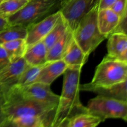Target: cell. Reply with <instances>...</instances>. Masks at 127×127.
Returning a JSON list of instances; mask_svg holds the SVG:
<instances>
[{
    "label": "cell",
    "instance_id": "24",
    "mask_svg": "<svg viewBox=\"0 0 127 127\" xmlns=\"http://www.w3.org/2000/svg\"><path fill=\"white\" fill-rule=\"evenodd\" d=\"M12 120L19 127H46L43 119L34 115H22Z\"/></svg>",
    "mask_w": 127,
    "mask_h": 127
},
{
    "label": "cell",
    "instance_id": "23",
    "mask_svg": "<svg viewBox=\"0 0 127 127\" xmlns=\"http://www.w3.org/2000/svg\"><path fill=\"white\" fill-rule=\"evenodd\" d=\"M30 0H4L0 2V16L7 18L22 8Z\"/></svg>",
    "mask_w": 127,
    "mask_h": 127
},
{
    "label": "cell",
    "instance_id": "9",
    "mask_svg": "<svg viewBox=\"0 0 127 127\" xmlns=\"http://www.w3.org/2000/svg\"><path fill=\"white\" fill-rule=\"evenodd\" d=\"M17 89L25 98L35 101L55 105H58L59 101L60 95L53 93L48 84L35 83L21 89Z\"/></svg>",
    "mask_w": 127,
    "mask_h": 127
},
{
    "label": "cell",
    "instance_id": "20",
    "mask_svg": "<svg viewBox=\"0 0 127 127\" xmlns=\"http://www.w3.org/2000/svg\"><path fill=\"white\" fill-rule=\"evenodd\" d=\"M102 120L89 112L81 113L69 119L66 127H97Z\"/></svg>",
    "mask_w": 127,
    "mask_h": 127
},
{
    "label": "cell",
    "instance_id": "10",
    "mask_svg": "<svg viewBox=\"0 0 127 127\" xmlns=\"http://www.w3.org/2000/svg\"><path fill=\"white\" fill-rule=\"evenodd\" d=\"M29 66L24 58H22L11 62L0 72V88L5 95L16 86L22 73Z\"/></svg>",
    "mask_w": 127,
    "mask_h": 127
},
{
    "label": "cell",
    "instance_id": "2",
    "mask_svg": "<svg viewBox=\"0 0 127 127\" xmlns=\"http://www.w3.org/2000/svg\"><path fill=\"white\" fill-rule=\"evenodd\" d=\"M57 106L25 98L18 89L12 88L6 94L4 109L7 119L13 120L22 115H34L42 118L46 127H49Z\"/></svg>",
    "mask_w": 127,
    "mask_h": 127
},
{
    "label": "cell",
    "instance_id": "16",
    "mask_svg": "<svg viewBox=\"0 0 127 127\" xmlns=\"http://www.w3.org/2000/svg\"><path fill=\"white\" fill-rule=\"evenodd\" d=\"M47 49L43 41L27 47L23 58L31 66L43 65L47 62Z\"/></svg>",
    "mask_w": 127,
    "mask_h": 127
},
{
    "label": "cell",
    "instance_id": "19",
    "mask_svg": "<svg viewBox=\"0 0 127 127\" xmlns=\"http://www.w3.org/2000/svg\"><path fill=\"white\" fill-rule=\"evenodd\" d=\"M7 52L11 62L23 58L27 46L25 39H17L1 45Z\"/></svg>",
    "mask_w": 127,
    "mask_h": 127
},
{
    "label": "cell",
    "instance_id": "13",
    "mask_svg": "<svg viewBox=\"0 0 127 127\" xmlns=\"http://www.w3.org/2000/svg\"><path fill=\"white\" fill-rule=\"evenodd\" d=\"M107 55L127 62V35L122 32H114L108 37Z\"/></svg>",
    "mask_w": 127,
    "mask_h": 127
},
{
    "label": "cell",
    "instance_id": "32",
    "mask_svg": "<svg viewBox=\"0 0 127 127\" xmlns=\"http://www.w3.org/2000/svg\"><path fill=\"white\" fill-rule=\"evenodd\" d=\"M4 1V0H0V2H1V1Z\"/></svg>",
    "mask_w": 127,
    "mask_h": 127
},
{
    "label": "cell",
    "instance_id": "29",
    "mask_svg": "<svg viewBox=\"0 0 127 127\" xmlns=\"http://www.w3.org/2000/svg\"><path fill=\"white\" fill-rule=\"evenodd\" d=\"M11 26L7 18L0 16V32L8 28Z\"/></svg>",
    "mask_w": 127,
    "mask_h": 127
},
{
    "label": "cell",
    "instance_id": "14",
    "mask_svg": "<svg viewBox=\"0 0 127 127\" xmlns=\"http://www.w3.org/2000/svg\"><path fill=\"white\" fill-rule=\"evenodd\" d=\"M120 19L121 18L110 8L99 10L97 24L99 31L107 38L115 32Z\"/></svg>",
    "mask_w": 127,
    "mask_h": 127
},
{
    "label": "cell",
    "instance_id": "17",
    "mask_svg": "<svg viewBox=\"0 0 127 127\" xmlns=\"http://www.w3.org/2000/svg\"><path fill=\"white\" fill-rule=\"evenodd\" d=\"M69 29L68 23L61 14L57 23L42 40L47 50L58 42Z\"/></svg>",
    "mask_w": 127,
    "mask_h": 127
},
{
    "label": "cell",
    "instance_id": "8",
    "mask_svg": "<svg viewBox=\"0 0 127 127\" xmlns=\"http://www.w3.org/2000/svg\"><path fill=\"white\" fill-rule=\"evenodd\" d=\"M60 11L52 14L40 21L27 26L26 42L27 47L43 40L61 16Z\"/></svg>",
    "mask_w": 127,
    "mask_h": 127
},
{
    "label": "cell",
    "instance_id": "25",
    "mask_svg": "<svg viewBox=\"0 0 127 127\" xmlns=\"http://www.w3.org/2000/svg\"><path fill=\"white\" fill-rule=\"evenodd\" d=\"M127 0H117L110 7L120 18L127 15Z\"/></svg>",
    "mask_w": 127,
    "mask_h": 127
},
{
    "label": "cell",
    "instance_id": "31",
    "mask_svg": "<svg viewBox=\"0 0 127 127\" xmlns=\"http://www.w3.org/2000/svg\"><path fill=\"white\" fill-rule=\"evenodd\" d=\"M57 127H66V125H60V126H58Z\"/></svg>",
    "mask_w": 127,
    "mask_h": 127
},
{
    "label": "cell",
    "instance_id": "30",
    "mask_svg": "<svg viewBox=\"0 0 127 127\" xmlns=\"http://www.w3.org/2000/svg\"><path fill=\"white\" fill-rule=\"evenodd\" d=\"M0 127H19L12 120L7 119L0 125Z\"/></svg>",
    "mask_w": 127,
    "mask_h": 127
},
{
    "label": "cell",
    "instance_id": "7",
    "mask_svg": "<svg viewBox=\"0 0 127 127\" xmlns=\"http://www.w3.org/2000/svg\"><path fill=\"white\" fill-rule=\"evenodd\" d=\"M99 2V0H67L60 12L73 32L81 19Z\"/></svg>",
    "mask_w": 127,
    "mask_h": 127
},
{
    "label": "cell",
    "instance_id": "4",
    "mask_svg": "<svg viewBox=\"0 0 127 127\" xmlns=\"http://www.w3.org/2000/svg\"><path fill=\"white\" fill-rule=\"evenodd\" d=\"M60 10V0H30L21 9L7 17V20L11 26H28Z\"/></svg>",
    "mask_w": 127,
    "mask_h": 127
},
{
    "label": "cell",
    "instance_id": "22",
    "mask_svg": "<svg viewBox=\"0 0 127 127\" xmlns=\"http://www.w3.org/2000/svg\"><path fill=\"white\" fill-rule=\"evenodd\" d=\"M43 65L35 66H30L24 71V73L20 77L17 83L13 88L21 89L35 83L40 71Z\"/></svg>",
    "mask_w": 127,
    "mask_h": 127
},
{
    "label": "cell",
    "instance_id": "18",
    "mask_svg": "<svg viewBox=\"0 0 127 127\" xmlns=\"http://www.w3.org/2000/svg\"><path fill=\"white\" fill-rule=\"evenodd\" d=\"M72 37L73 32L69 29L63 37L47 50V62L62 60L68 43Z\"/></svg>",
    "mask_w": 127,
    "mask_h": 127
},
{
    "label": "cell",
    "instance_id": "15",
    "mask_svg": "<svg viewBox=\"0 0 127 127\" xmlns=\"http://www.w3.org/2000/svg\"><path fill=\"white\" fill-rule=\"evenodd\" d=\"M89 56L84 53L79 45L73 37L68 43L67 48L63 54L62 60L68 67L83 68Z\"/></svg>",
    "mask_w": 127,
    "mask_h": 127
},
{
    "label": "cell",
    "instance_id": "28",
    "mask_svg": "<svg viewBox=\"0 0 127 127\" xmlns=\"http://www.w3.org/2000/svg\"><path fill=\"white\" fill-rule=\"evenodd\" d=\"M117 0H99V4H98L99 10L110 8L112 5Z\"/></svg>",
    "mask_w": 127,
    "mask_h": 127
},
{
    "label": "cell",
    "instance_id": "21",
    "mask_svg": "<svg viewBox=\"0 0 127 127\" xmlns=\"http://www.w3.org/2000/svg\"><path fill=\"white\" fill-rule=\"evenodd\" d=\"M27 33V26L12 25L0 32V45L17 39H25Z\"/></svg>",
    "mask_w": 127,
    "mask_h": 127
},
{
    "label": "cell",
    "instance_id": "11",
    "mask_svg": "<svg viewBox=\"0 0 127 127\" xmlns=\"http://www.w3.org/2000/svg\"><path fill=\"white\" fill-rule=\"evenodd\" d=\"M127 80L108 86H94L89 83L79 84V91L92 92L97 95L127 102Z\"/></svg>",
    "mask_w": 127,
    "mask_h": 127
},
{
    "label": "cell",
    "instance_id": "26",
    "mask_svg": "<svg viewBox=\"0 0 127 127\" xmlns=\"http://www.w3.org/2000/svg\"><path fill=\"white\" fill-rule=\"evenodd\" d=\"M11 62L7 52L0 45V72L8 66Z\"/></svg>",
    "mask_w": 127,
    "mask_h": 127
},
{
    "label": "cell",
    "instance_id": "6",
    "mask_svg": "<svg viewBox=\"0 0 127 127\" xmlns=\"http://www.w3.org/2000/svg\"><path fill=\"white\" fill-rule=\"evenodd\" d=\"M88 112L97 117L102 122L109 119H119L127 121V102L97 95L89 100Z\"/></svg>",
    "mask_w": 127,
    "mask_h": 127
},
{
    "label": "cell",
    "instance_id": "1",
    "mask_svg": "<svg viewBox=\"0 0 127 127\" xmlns=\"http://www.w3.org/2000/svg\"><path fill=\"white\" fill-rule=\"evenodd\" d=\"M82 68L68 67L63 73V89L49 127L67 125L69 119L81 113L88 112L79 99V82Z\"/></svg>",
    "mask_w": 127,
    "mask_h": 127
},
{
    "label": "cell",
    "instance_id": "27",
    "mask_svg": "<svg viewBox=\"0 0 127 127\" xmlns=\"http://www.w3.org/2000/svg\"><path fill=\"white\" fill-rule=\"evenodd\" d=\"M5 100H6V95L3 91L0 88V125L7 119L4 109Z\"/></svg>",
    "mask_w": 127,
    "mask_h": 127
},
{
    "label": "cell",
    "instance_id": "12",
    "mask_svg": "<svg viewBox=\"0 0 127 127\" xmlns=\"http://www.w3.org/2000/svg\"><path fill=\"white\" fill-rule=\"evenodd\" d=\"M68 67L66 63L62 59L47 62L40 71L35 83L50 86L57 78L63 74Z\"/></svg>",
    "mask_w": 127,
    "mask_h": 127
},
{
    "label": "cell",
    "instance_id": "5",
    "mask_svg": "<svg viewBox=\"0 0 127 127\" xmlns=\"http://www.w3.org/2000/svg\"><path fill=\"white\" fill-rule=\"evenodd\" d=\"M127 80V62L107 55L95 69L91 81L94 86H108Z\"/></svg>",
    "mask_w": 127,
    "mask_h": 127
},
{
    "label": "cell",
    "instance_id": "3",
    "mask_svg": "<svg viewBox=\"0 0 127 127\" xmlns=\"http://www.w3.org/2000/svg\"><path fill=\"white\" fill-rule=\"evenodd\" d=\"M98 11L97 5L81 19L73 31L74 39L84 53L88 56L107 38L100 33L98 27Z\"/></svg>",
    "mask_w": 127,
    "mask_h": 127
}]
</instances>
